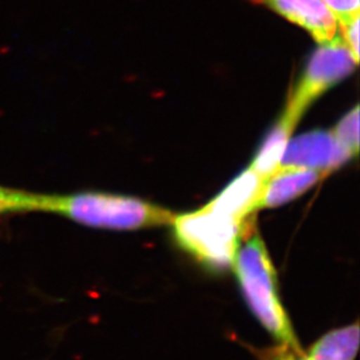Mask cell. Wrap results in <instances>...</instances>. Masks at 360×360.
Masks as SVG:
<instances>
[{
	"label": "cell",
	"mask_w": 360,
	"mask_h": 360,
	"mask_svg": "<svg viewBox=\"0 0 360 360\" xmlns=\"http://www.w3.org/2000/svg\"><path fill=\"white\" fill-rule=\"evenodd\" d=\"M359 13L354 14L337 22L343 33L344 42L357 63L359 62Z\"/></svg>",
	"instance_id": "4fadbf2b"
},
{
	"label": "cell",
	"mask_w": 360,
	"mask_h": 360,
	"mask_svg": "<svg viewBox=\"0 0 360 360\" xmlns=\"http://www.w3.org/2000/svg\"><path fill=\"white\" fill-rule=\"evenodd\" d=\"M37 211L61 214L91 228L138 230L172 224L170 211L139 198L105 194L79 193L70 195L38 194Z\"/></svg>",
	"instance_id": "6da1fadb"
},
{
	"label": "cell",
	"mask_w": 360,
	"mask_h": 360,
	"mask_svg": "<svg viewBox=\"0 0 360 360\" xmlns=\"http://www.w3.org/2000/svg\"><path fill=\"white\" fill-rule=\"evenodd\" d=\"M296 125L297 124L295 122L282 115L278 124L260 146L250 168L264 180L279 168L282 155L285 153V147L288 145Z\"/></svg>",
	"instance_id": "9c48e42d"
},
{
	"label": "cell",
	"mask_w": 360,
	"mask_h": 360,
	"mask_svg": "<svg viewBox=\"0 0 360 360\" xmlns=\"http://www.w3.org/2000/svg\"><path fill=\"white\" fill-rule=\"evenodd\" d=\"M38 194L0 187V214L37 211Z\"/></svg>",
	"instance_id": "7c38bea8"
},
{
	"label": "cell",
	"mask_w": 360,
	"mask_h": 360,
	"mask_svg": "<svg viewBox=\"0 0 360 360\" xmlns=\"http://www.w3.org/2000/svg\"><path fill=\"white\" fill-rule=\"evenodd\" d=\"M287 347L282 345L274 351H271L269 354H266L265 360H288L287 359Z\"/></svg>",
	"instance_id": "9a60e30c"
},
{
	"label": "cell",
	"mask_w": 360,
	"mask_h": 360,
	"mask_svg": "<svg viewBox=\"0 0 360 360\" xmlns=\"http://www.w3.org/2000/svg\"><path fill=\"white\" fill-rule=\"evenodd\" d=\"M287 359L288 360H314L309 356L302 354V351L292 350L290 347H287Z\"/></svg>",
	"instance_id": "2e32d148"
},
{
	"label": "cell",
	"mask_w": 360,
	"mask_h": 360,
	"mask_svg": "<svg viewBox=\"0 0 360 360\" xmlns=\"http://www.w3.org/2000/svg\"><path fill=\"white\" fill-rule=\"evenodd\" d=\"M356 65L357 62L343 39L335 37L333 40L321 44L310 58L302 79L285 106L283 116L297 124L314 101L350 75Z\"/></svg>",
	"instance_id": "277c9868"
},
{
	"label": "cell",
	"mask_w": 360,
	"mask_h": 360,
	"mask_svg": "<svg viewBox=\"0 0 360 360\" xmlns=\"http://www.w3.org/2000/svg\"><path fill=\"white\" fill-rule=\"evenodd\" d=\"M359 347L357 323L326 333L309 351L314 360H354Z\"/></svg>",
	"instance_id": "30bf717a"
},
{
	"label": "cell",
	"mask_w": 360,
	"mask_h": 360,
	"mask_svg": "<svg viewBox=\"0 0 360 360\" xmlns=\"http://www.w3.org/2000/svg\"><path fill=\"white\" fill-rule=\"evenodd\" d=\"M328 174L307 168H278L264 180L257 210L280 207L304 194Z\"/></svg>",
	"instance_id": "52a82bcc"
},
{
	"label": "cell",
	"mask_w": 360,
	"mask_h": 360,
	"mask_svg": "<svg viewBox=\"0 0 360 360\" xmlns=\"http://www.w3.org/2000/svg\"><path fill=\"white\" fill-rule=\"evenodd\" d=\"M266 5L309 32L316 42L326 44L337 33V19L322 0H251Z\"/></svg>",
	"instance_id": "8992f818"
},
{
	"label": "cell",
	"mask_w": 360,
	"mask_h": 360,
	"mask_svg": "<svg viewBox=\"0 0 360 360\" xmlns=\"http://www.w3.org/2000/svg\"><path fill=\"white\" fill-rule=\"evenodd\" d=\"M232 266L248 307L260 324L282 345L301 351L280 302L276 269L258 233L251 236L238 248Z\"/></svg>",
	"instance_id": "7a4b0ae2"
},
{
	"label": "cell",
	"mask_w": 360,
	"mask_h": 360,
	"mask_svg": "<svg viewBox=\"0 0 360 360\" xmlns=\"http://www.w3.org/2000/svg\"><path fill=\"white\" fill-rule=\"evenodd\" d=\"M331 132L345 148L350 150L354 157L358 155V152H359V106H354V109L351 110L350 112L345 115Z\"/></svg>",
	"instance_id": "8fae6325"
},
{
	"label": "cell",
	"mask_w": 360,
	"mask_h": 360,
	"mask_svg": "<svg viewBox=\"0 0 360 360\" xmlns=\"http://www.w3.org/2000/svg\"><path fill=\"white\" fill-rule=\"evenodd\" d=\"M264 179L251 168L236 177L207 207L210 210L245 221L248 214L257 211V202L262 191Z\"/></svg>",
	"instance_id": "ba28073f"
},
{
	"label": "cell",
	"mask_w": 360,
	"mask_h": 360,
	"mask_svg": "<svg viewBox=\"0 0 360 360\" xmlns=\"http://www.w3.org/2000/svg\"><path fill=\"white\" fill-rule=\"evenodd\" d=\"M354 157L331 131H311L289 140L279 168H307L329 174Z\"/></svg>",
	"instance_id": "5b68a950"
},
{
	"label": "cell",
	"mask_w": 360,
	"mask_h": 360,
	"mask_svg": "<svg viewBox=\"0 0 360 360\" xmlns=\"http://www.w3.org/2000/svg\"><path fill=\"white\" fill-rule=\"evenodd\" d=\"M322 1L335 15L337 22L350 15L359 13V0H322Z\"/></svg>",
	"instance_id": "5bb4252c"
},
{
	"label": "cell",
	"mask_w": 360,
	"mask_h": 360,
	"mask_svg": "<svg viewBox=\"0 0 360 360\" xmlns=\"http://www.w3.org/2000/svg\"><path fill=\"white\" fill-rule=\"evenodd\" d=\"M244 223L204 207L174 216L172 225L177 243L186 251L205 265L221 269L233 265Z\"/></svg>",
	"instance_id": "3957f363"
}]
</instances>
